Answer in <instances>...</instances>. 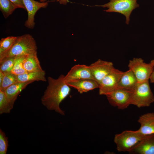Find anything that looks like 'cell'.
I'll list each match as a JSON object with an SVG mask.
<instances>
[{"label":"cell","instance_id":"obj_1","mask_svg":"<svg viewBox=\"0 0 154 154\" xmlns=\"http://www.w3.org/2000/svg\"><path fill=\"white\" fill-rule=\"evenodd\" d=\"M64 76L61 74L57 79L48 77V85L41 98L42 104L48 110L62 115H65L64 112L60 108V104L71 91L70 87L64 80Z\"/></svg>","mask_w":154,"mask_h":154},{"label":"cell","instance_id":"obj_2","mask_svg":"<svg viewBox=\"0 0 154 154\" xmlns=\"http://www.w3.org/2000/svg\"><path fill=\"white\" fill-rule=\"evenodd\" d=\"M37 49L36 42L32 35L26 34L18 36L10 49L0 56V61L9 57L27 56L37 51Z\"/></svg>","mask_w":154,"mask_h":154},{"label":"cell","instance_id":"obj_3","mask_svg":"<svg viewBox=\"0 0 154 154\" xmlns=\"http://www.w3.org/2000/svg\"><path fill=\"white\" fill-rule=\"evenodd\" d=\"M145 135L138 130H126L116 134L114 141L118 151L129 152L139 143Z\"/></svg>","mask_w":154,"mask_h":154},{"label":"cell","instance_id":"obj_4","mask_svg":"<svg viewBox=\"0 0 154 154\" xmlns=\"http://www.w3.org/2000/svg\"><path fill=\"white\" fill-rule=\"evenodd\" d=\"M154 102V96L149 80L138 82L132 91L131 105L138 108L149 106Z\"/></svg>","mask_w":154,"mask_h":154},{"label":"cell","instance_id":"obj_5","mask_svg":"<svg viewBox=\"0 0 154 154\" xmlns=\"http://www.w3.org/2000/svg\"><path fill=\"white\" fill-rule=\"evenodd\" d=\"M110 1L104 4L95 6L106 7L104 10L106 12H116L121 14L126 17V23L128 25L130 17L133 10L139 7L137 0H109Z\"/></svg>","mask_w":154,"mask_h":154},{"label":"cell","instance_id":"obj_6","mask_svg":"<svg viewBox=\"0 0 154 154\" xmlns=\"http://www.w3.org/2000/svg\"><path fill=\"white\" fill-rule=\"evenodd\" d=\"M128 66L135 76L138 82L149 80L153 69L151 62L145 63L141 58H135L130 60Z\"/></svg>","mask_w":154,"mask_h":154},{"label":"cell","instance_id":"obj_7","mask_svg":"<svg viewBox=\"0 0 154 154\" xmlns=\"http://www.w3.org/2000/svg\"><path fill=\"white\" fill-rule=\"evenodd\" d=\"M132 94L131 91L117 88L106 96L111 105L123 110L131 105Z\"/></svg>","mask_w":154,"mask_h":154},{"label":"cell","instance_id":"obj_8","mask_svg":"<svg viewBox=\"0 0 154 154\" xmlns=\"http://www.w3.org/2000/svg\"><path fill=\"white\" fill-rule=\"evenodd\" d=\"M123 72L114 68L99 84V94L106 95L117 88Z\"/></svg>","mask_w":154,"mask_h":154},{"label":"cell","instance_id":"obj_9","mask_svg":"<svg viewBox=\"0 0 154 154\" xmlns=\"http://www.w3.org/2000/svg\"><path fill=\"white\" fill-rule=\"evenodd\" d=\"M89 66L94 80L99 84L115 68L112 62L99 59Z\"/></svg>","mask_w":154,"mask_h":154},{"label":"cell","instance_id":"obj_10","mask_svg":"<svg viewBox=\"0 0 154 154\" xmlns=\"http://www.w3.org/2000/svg\"><path fill=\"white\" fill-rule=\"evenodd\" d=\"M26 10L28 13V18L25 22V26L29 29L34 28L35 23V16L37 12L41 8H46L48 2H39L34 0H23Z\"/></svg>","mask_w":154,"mask_h":154},{"label":"cell","instance_id":"obj_11","mask_svg":"<svg viewBox=\"0 0 154 154\" xmlns=\"http://www.w3.org/2000/svg\"><path fill=\"white\" fill-rule=\"evenodd\" d=\"M93 79L89 66L78 64L73 66L64 76L65 82L73 80Z\"/></svg>","mask_w":154,"mask_h":154},{"label":"cell","instance_id":"obj_12","mask_svg":"<svg viewBox=\"0 0 154 154\" xmlns=\"http://www.w3.org/2000/svg\"><path fill=\"white\" fill-rule=\"evenodd\" d=\"M70 87L76 89L80 94L98 88L99 84L93 79L85 78L73 80L66 82Z\"/></svg>","mask_w":154,"mask_h":154},{"label":"cell","instance_id":"obj_13","mask_svg":"<svg viewBox=\"0 0 154 154\" xmlns=\"http://www.w3.org/2000/svg\"><path fill=\"white\" fill-rule=\"evenodd\" d=\"M140 124L138 131L143 135L154 134V113L150 112L140 116L137 120Z\"/></svg>","mask_w":154,"mask_h":154},{"label":"cell","instance_id":"obj_14","mask_svg":"<svg viewBox=\"0 0 154 154\" xmlns=\"http://www.w3.org/2000/svg\"><path fill=\"white\" fill-rule=\"evenodd\" d=\"M129 153L134 154H154V134L145 135L139 143Z\"/></svg>","mask_w":154,"mask_h":154},{"label":"cell","instance_id":"obj_15","mask_svg":"<svg viewBox=\"0 0 154 154\" xmlns=\"http://www.w3.org/2000/svg\"><path fill=\"white\" fill-rule=\"evenodd\" d=\"M32 81L18 82L7 87L4 91L7 98L13 106L19 95Z\"/></svg>","mask_w":154,"mask_h":154},{"label":"cell","instance_id":"obj_16","mask_svg":"<svg viewBox=\"0 0 154 154\" xmlns=\"http://www.w3.org/2000/svg\"><path fill=\"white\" fill-rule=\"evenodd\" d=\"M138 82L135 76L130 69L123 72L119 82L117 88L132 91Z\"/></svg>","mask_w":154,"mask_h":154},{"label":"cell","instance_id":"obj_17","mask_svg":"<svg viewBox=\"0 0 154 154\" xmlns=\"http://www.w3.org/2000/svg\"><path fill=\"white\" fill-rule=\"evenodd\" d=\"M23 65L26 72L43 70L38 57L37 51L25 56Z\"/></svg>","mask_w":154,"mask_h":154},{"label":"cell","instance_id":"obj_18","mask_svg":"<svg viewBox=\"0 0 154 154\" xmlns=\"http://www.w3.org/2000/svg\"><path fill=\"white\" fill-rule=\"evenodd\" d=\"M45 72L44 70L26 72L17 75L19 82H27L35 81L46 82Z\"/></svg>","mask_w":154,"mask_h":154},{"label":"cell","instance_id":"obj_19","mask_svg":"<svg viewBox=\"0 0 154 154\" xmlns=\"http://www.w3.org/2000/svg\"><path fill=\"white\" fill-rule=\"evenodd\" d=\"M17 38V37L9 36L1 39L0 40V56L10 49Z\"/></svg>","mask_w":154,"mask_h":154},{"label":"cell","instance_id":"obj_20","mask_svg":"<svg viewBox=\"0 0 154 154\" xmlns=\"http://www.w3.org/2000/svg\"><path fill=\"white\" fill-rule=\"evenodd\" d=\"M17 8L10 0H0V9L5 19L11 15Z\"/></svg>","mask_w":154,"mask_h":154},{"label":"cell","instance_id":"obj_21","mask_svg":"<svg viewBox=\"0 0 154 154\" xmlns=\"http://www.w3.org/2000/svg\"><path fill=\"white\" fill-rule=\"evenodd\" d=\"M13 106L8 100L4 91L0 90V114L9 113Z\"/></svg>","mask_w":154,"mask_h":154},{"label":"cell","instance_id":"obj_22","mask_svg":"<svg viewBox=\"0 0 154 154\" xmlns=\"http://www.w3.org/2000/svg\"><path fill=\"white\" fill-rule=\"evenodd\" d=\"M17 57H7L0 61V70L4 74L11 72Z\"/></svg>","mask_w":154,"mask_h":154},{"label":"cell","instance_id":"obj_23","mask_svg":"<svg viewBox=\"0 0 154 154\" xmlns=\"http://www.w3.org/2000/svg\"><path fill=\"white\" fill-rule=\"evenodd\" d=\"M4 74L5 75L3 79L0 86V90L3 91L11 85L19 82L17 75L11 72Z\"/></svg>","mask_w":154,"mask_h":154},{"label":"cell","instance_id":"obj_24","mask_svg":"<svg viewBox=\"0 0 154 154\" xmlns=\"http://www.w3.org/2000/svg\"><path fill=\"white\" fill-rule=\"evenodd\" d=\"M26 56H18L16 58L11 73L18 75L26 72L23 65V62Z\"/></svg>","mask_w":154,"mask_h":154},{"label":"cell","instance_id":"obj_25","mask_svg":"<svg viewBox=\"0 0 154 154\" xmlns=\"http://www.w3.org/2000/svg\"><path fill=\"white\" fill-rule=\"evenodd\" d=\"M8 138L5 133L0 129V154H6L8 148Z\"/></svg>","mask_w":154,"mask_h":154},{"label":"cell","instance_id":"obj_26","mask_svg":"<svg viewBox=\"0 0 154 154\" xmlns=\"http://www.w3.org/2000/svg\"><path fill=\"white\" fill-rule=\"evenodd\" d=\"M17 8H20L26 10L23 0H10Z\"/></svg>","mask_w":154,"mask_h":154},{"label":"cell","instance_id":"obj_27","mask_svg":"<svg viewBox=\"0 0 154 154\" xmlns=\"http://www.w3.org/2000/svg\"><path fill=\"white\" fill-rule=\"evenodd\" d=\"M150 62L152 64L153 66V72L150 78V82L151 83H154V59L152 60Z\"/></svg>","mask_w":154,"mask_h":154},{"label":"cell","instance_id":"obj_28","mask_svg":"<svg viewBox=\"0 0 154 154\" xmlns=\"http://www.w3.org/2000/svg\"><path fill=\"white\" fill-rule=\"evenodd\" d=\"M4 75V73L0 70V86L2 83Z\"/></svg>","mask_w":154,"mask_h":154},{"label":"cell","instance_id":"obj_29","mask_svg":"<svg viewBox=\"0 0 154 154\" xmlns=\"http://www.w3.org/2000/svg\"><path fill=\"white\" fill-rule=\"evenodd\" d=\"M68 0H60L59 1V3L61 4L66 5L68 2Z\"/></svg>","mask_w":154,"mask_h":154},{"label":"cell","instance_id":"obj_30","mask_svg":"<svg viewBox=\"0 0 154 154\" xmlns=\"http://www.w3.org/2000/svg\"><path fill=\"white\" fill-rule=\"evenodd\" d=\"M40 2H45L47 0H39ZM54 1H59L60 0H54Z\"/></svg>","mask_w":154,"mask_h":154}]
</instances>
